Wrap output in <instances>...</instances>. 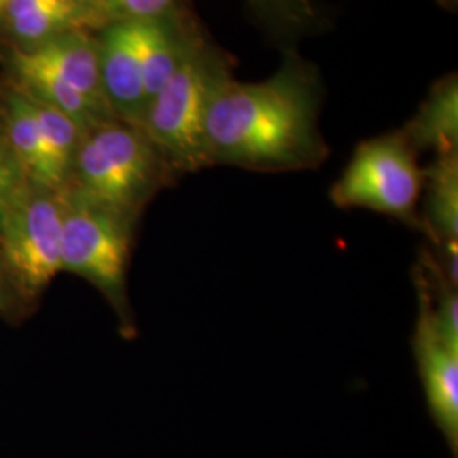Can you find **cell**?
Instances as JSON below:
<instances>
[{
	"mask_svg": "<svg viewBox=\"0 0 458 458\" xmlns=\"http://www.w3.org/2000/svg\"><path fill=\"white\" fill-rule=\"evenodd\" d=\"M323 82L318 66L294 47L262 82H240L233 72L214 85L206 113V151L211 165L259 172L316 168L327 160L319 130Z\"/></svg>",
	"mask_w": 458,
	"mask_h": 458,
	"instance_id": "6da1fadb",
	"label": "cell"
},
{
	"mask_svg": "<svg viewBox=\"0 0 458 458\" xmlns=\"http://www.w3.org/2000/svg\"><path fill=\"white\" fill-rule=\"evenodd\" d=\"M177 179L141 128L111 119L83 134L64 191L140 225L149 202Z\"/></svg>",
	"mask_w": 458,
	"mask_h": 458,
	"instance_id": "7a4b0ae2",
	"label": "cell"
},
{
	"mask_svg": "<svg viewBox=\"0 0 458 458\" xmlns=\"http://www.w3.org/2000/svg\"><path fill=\"white\" fill-rule=\"evenodd\" d=\"M229 72L228 55L200 24L181 65L148 106L141 130L177 177L209 166L204 131L208 104L214 85Z\"/></svg>",
	"mask_w": 458,
	"mask_h": 458,
	"instance_id": "3957f363",
	"label": "cell"
},
{
	"mask_svg": "<svg viewBox=\"0 0 458 458\" xmlns=\"http://www.w3.org/2000/svg\"><path fill=\"white\" fill-rule=\"evenodd\" d=\"M138 223L64 191L62 274L87 280L117 316L123 336L136 333L128 272Z\"/></svg>",
	"mask_w": 458,
	"mask_h": 458,
	"instance_id": "277c9868",
	"label": "cell"
},
{
	"mask_svg": "<svg viewBox=\"0 0 458 458\" xmlns=\"http://www.w3.org/2000/svg\"><path fill=\"white\" fill-rule=\"evenodd\" d=\"M425 168L404 134L387 132L355 148L329 197L338 208H363L393 216L410 226H421L418 202L423 194Z\"/></svg>",
	"mask_w": 458,
	"mask_h": 458,
	"instance_id": "5b68a950",
	"label": "cell"
},
{
	"mask_svg": "<svg viewBox=\"0 0 458 458\" xmlns=\"http://www.w3.org/2000/svg\"><path fill=\"white\" fill-rule=\"evenodd\" d=\"M64 191L28 182L0 219V257L19 289L39 308L62 274Z\"/></svg>",
	"mask_w": 458,
	"mask_h": 458,
	"instance_id": "8992f818",
	"label": "cell"
},
{
	"mask_svg": "<svg viewBox=\"0 0 458 458\" xmlns=\"http://www.w3.org/2000/svg\"><path fill=\"white\" fill-rule=\"evenodd\" d=\"M420 318L414 333V353L425 386L428 408L454 455L458 450V350L443 342L431 319V295L421 276Z\"/></svg>",
	"mask_w": 458,
	"mask_h": 458,
	"instance_id": "52a82bcc",
	"label": "cell"
},
{
	"mask_svg": "<svg viewBox=\"0 0 458 458\" xmlns=\"http://www.w3.org/2000/svg\"><path fill=\"white\" fill-rule=\"evenodd\" d=\"M100 81L115 119L141 128L148 98L138 22L113 21L96 31Z\"/></svg>",
	"mask_w": 458,
	"mask_h": 458,
	"instance_id": "ba28073f",
	"label": "cell"
},
{
	"mask_svg": "<svg viewBox=\"0 0 458 458\" xmlns=\"http://www.w3.org/2000/svg\"><path fill=\"white\" fill-rule=\"evenodd\" d=\"M104 24L85 0H9L0 24V51H31L56 36L98 31Z\"/></svg>",
	"mask_w": 458,
	"mask_h": 458,
	"instance_id": "9c48e42d",
	"label": "cell"
},
{
	"mask_svg": "<svg viewBox=\"0 0 458 458\" xmlns=\"http://www.w3.org/2000/svg\"><path fill=\"white\" fill-rule=\"evenodd\" d=\"M423 216L420 223L442 246L445 277L457 287L458 153L438 155L425 168Z\"/></svg>",
	"mask_w": 458,
	"mask_h": 458,
	"instance_id": "30bf717a",
	"label": "cell"
},
{
	"mask_svg": "<svg viewBox=\"0 0 458 458\" xmlns=\"http://www.w3.org/2000/svg\"><path fill=\"white\" fill-rule=\"evenodd\" d=\"M7 51V49H2ZM36 64L48 68L56 77L81 92L100 109H111L106 102L98 65V41L96 31L79 30L56 36L31 51H17ZM114 115V114H113Z\"/></svg>",
	"mask_w": 458,
	"mask_h": 458,
	"instance_id": "8fae6325",
	"label": "cell"
},
{
	"mask_svg": "<svg viewBox=\"0 0 458 458\" xmlns=\"http://www.w3.org/2000/svg\"><path fill=\"white\" fill-rule=\"evenodd\" d=\"M0 123L28 182L60 191L30 98L0 75Z\"/></svg>",
	"mask_w": 458,
	"mask_h": 458,
	"instance_id": "7c38bea8",
	"label": "cell"
},
{
	"mask_svg": "<svg viewBox=\"0 0 458 458\" xmlns=\"http://www.w3.org/2000/svg\"><path fill=\"white\" fill-rule=\"evenodd\" d=\"M401 132L416 153H458L457 73H448L431 85L418 113Z\"/></svg>",
	"mask_w": 458,
	"mask_h": 458,
	"instance_id": "4fadbf2b",
	"label": "cell"
},
{
	"mask_svg": "<svg viewBox=\"0 0 458 458\" xmlns=\"http://www.w3.org/2000/svg\"><path fill=\"white\" fill-rule=\"evenodd\" d=\"M251 14L267 33L293 47V41L318 33L327 16L318 0H246Z\"/></svg>",
	"mask_w": 458,
	"mask_h": 458,
	"instance_id": "5bb4252c",
	"label": "cell"
},
{
	"mask_svg": "<svg viewBox=\"0 0 458 458\" xmlns=\"http://www.w3.org/2000/svg\"><path fill=\"white\" fill-rule=\"evenodd\" d=\"M104 22L151 21L170 14L182 0H94Z\"/></svg>",
	"mask_w": 458,
	"mask_h": 458,
	"instance_id": "9a60e30c",
	"label": "cell"
},
{
	"mask_svg": "<svg viewBox=\"0 0 458 458\" xmlns=\"http://www.w3.org/2000/svg\"><path fill=\"white\" fill-rule=\"evenodd\" d=\"M28 177L9 145L0 123V219L26 187Z\"/></svg>",
	"mask_w": 458,
	"mask_h": 458,
	"instance_id": "2e32d148",
	"label": "cell"
},
{
	"mask_svg": "<svg viewBox=\"0 0 458 458\" xmlns=\"http://www.w3.org/2000/svg\"><path fill=\"white\" fill-rule=\"evenodd\" d=\"M38 306L19 289L14 277L0 257V321L7 325H22Z\"/></svg>",
	"mask_w": 458,
	"mask_h": 458,
	"instance_id": "e0dca14e",
	"label": "cell"
},
{
	"mask_svg": "<svg viewBox=\"0 0 458 458\" xmlns=\"http://www.w3.org/2000/svg\"><path fill=\"white\" fill-rule=\"evenodd\" d=\"M7 4H9V0H0V24H2V17H4V13H5Z\"/></svg>",
	"mask_w": 458,
	"mask_h": 458,
	"instance_id": "ac0fdd59",
	"label": "cell"
},
{
	"mask_svg": "<svg viewBox=\"0 0 458 458\" xmlns=\"http://www.w3.org/2000/svg\"><path fill=\"white\" fill-rule=\"evenodd\" d=\"M85 2H89V4H92V5H94V7H96V4H94V0H85ZM96 9H98V7H96Z\"/></svg>",
	"mask_w": 458,
	"mask_h": 458,
	"instance_id": "d6986e66",
	"label": "cell"
}]
</instances>
